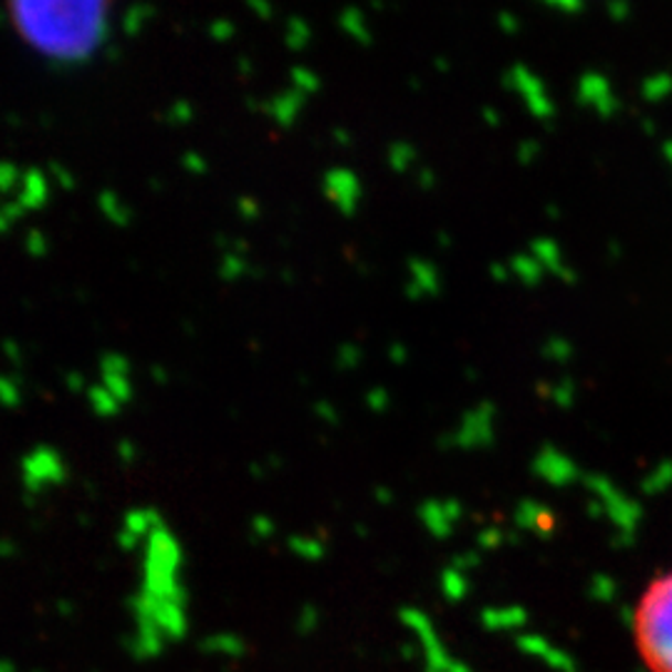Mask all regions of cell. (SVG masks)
<instances>
[{"label": "cell", "instance_id": "6da1fadb", "mask_svg": "<svg viewBox=\"0 0 672 672\" xmlns=\"http://www.w3.org/2000/svg\"><path fill=\"white\" fill-rule=\"evenodd\" d=\"M111 8L103 3H15L8 8L25 43L63 67L83 65L107 43Z\"/></svg>", "mask_w": 672, "mask_h": 672}, {"label": "cell", "instance_id": "7a4b0ae2", "mask_svg": "<svg viewBox=\"0 0 672 672\" xmlns=\"http://www.w3.org/2000/svg\"><path fill=\"white\" fill-rule=\"evenodd\" d=\"M632 648L648 672H672V568L652 576L632 606Z\"/></svg>", "mask_w": 672, "mask_h": 672}, {"label": "cell", "instance_id": "3957f363", "mask_svg": "<svg viewBox=\"0 0 672 672\" xmlns=\"http://www.w3.org/2000/svg\"><path fill=\"white\" fill-rule=\"evenodd\" d=\"M23 192L18 197V204L23 210H38L48 202V180L41 170H28L23 175Z\"/></svg>", "mask_w": 672, "mask_h": 672}, {"label": "cell", "instance_id": "277c9868", "mask_svg": "<svg viewBox=\"0 0 672 672\" xmlns=\"http://www.w3.org/2000/svg\"><path fill=\"white\" fill-rule=\"evenodd\" d=\"M87 397H91V407L97 417H113V413H117L123 407V403L117 401L105 387H93Z\"/></svg>", "mask_w": 672, "mask_h": 672}, {"label": "cell", "instance_id": "5b68a950", "mask_svg": "<svg viewBox=\"0 0 672 672\" xmlns=\"http://www.w3.org/2000/svg\"><path fill=\"white\" fill-rule=\"evenodd\" d=\"M101 204H103V210H105V214L111 217L113 222H117V224H125L127 222V207H125V202L120 200V197H115V195H103L101 197Z\"/></svg>", "mask_w": 672, "mask_h": 672}, {"label": "cell", "instance_id": "8992f818", "mask_svg": "<svg viewBox=\"0 0 672 672\" xmlns=\"http://www.w3.org/2000/svg\"><path fill=\"white\" fill-rule=\"evenodd\" d=\"M18 182H23L21 170L13 162H0V192L15 190Z\"/></svg>", "mask_w": 672, "mask_h": 672}, {"label": "cell", "instance_id": "52a82bcc", "mask_svg": "<svg viewBox=\"0 0 672 672\" xmlns=\"http://www.w3.org/2000/svg\"><path fill=\"white\" fill-rule=\"evenodd\" d=\"M147 13H153V8H145V6H133L130 11H127V21H125V31L130 33V35H135L137 31H140V25L145 23L143 18L147 15Z\"/></svg>", "mask_w": 672, "mask_h": 672}, {"label": "cell", "instance_id": "ba28073f", "mask_svg": "<svg viewBox=\"0 0 672 672\" xmlns=\"http://www.w3.org/2000/svg\"><path fill=\"white\" fill-rule=\"evenodd\" d=\"M18 401H21V389L13 387L11 379L0 377V403H6V407H15Z\"/></svg>", "mask_w": 672, "mask_h": 672}]
</instances>
